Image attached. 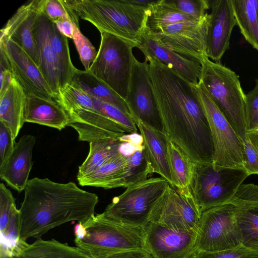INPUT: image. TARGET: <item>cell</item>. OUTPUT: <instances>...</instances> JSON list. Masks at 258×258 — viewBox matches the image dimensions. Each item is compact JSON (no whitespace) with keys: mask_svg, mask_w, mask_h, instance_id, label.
<instances>
[{"mask_svg":"<svg viewBox=\"0 0 258 258\" xmlns=\"http://www.w3.org/2000/svg\"><path fill=\"white\" fill-rule=\"evenodd\" d=\"M145 59L163 133L196 164H212L210 126L192 84L158 59Z\"/></svg>","mask_w":258,"mask_h":258,"instance_id":"6da1fadb","label":"cell"},{"mask_svg":"<svg viewBox=\"0 0 258 258\" xmlns=\"http://www.w3.org/2000/svg\"><path fill=\"white\" fill-rule=\"evenodd\" d=\"M19 211L21 240L40 238L65 223H83L95 214L98 196L73 182L59 183L47 178L29 180Z\"/></svg>","mask_w":258,"mask_h":258,"instance_id":"7a4b0ae2","label":"cell"},{"mask_svg":"<svg viewBox=\"0 0 258 258\" xmlns=\"http://www.w3.org/2000/svg\"><path fill=\"white\" fill-rule=\"evenodd\" d=\"M78 18L91 23L100 32L114 35L140 46L147 28L149 7L134 1L63 0Z\"/></svg>","mask_w":258,"mask_h":258,"instance_id":"3957f363","label":"cell"},{"mask_svg":"<svg viewBox=\"0 0 258 258\" xmlns=\"http://www.w3.org/2000/svg\"><path fill=\"white\" fill-rule=\"evenodd\" d=\"M201 65L200 81L238 136L242 141L245 140V94L238 76L220 62L208 57Z\"/></svg>","mask_w":258,"mask_h":258,"instance_id":"277c9868","label":"cell"},{"mask_svg":"<svg viewBox=\"0 0 258 258\" xmlns=\"http://www.w3.org/2000/svg\"><path fill=\"white\" fill-rule=\"evenodd\" d=\"M76 246L87 255L98 251L145 249V226L112 221L102 213L94 214L74 227Z\"/></svg>","mask_w":258,"mask_h":258,"instance_id":"5b68a950","label":"cell"},{"mask_svg":"<svg viewBox=\"0 0 258 258\" xmlns=\"http://www.w3.org/2000/svg\"><path fill=\"white\" fill-rule=\"evenodd\" d=\"M170 186L162 177L148 178L127 187L123 192L112 199L102 213L106 218L120 224L145 226Z\"/></svg>","mask_w":258,"mask_h":258,"instance_id":"8992f818","label":"cell"},{"mask_svg":"<svg viewBox=\"0 0 258 258\" xmlns=\"http://www.w3.org/2000/svg\"><path fill=\"white\" fill-rule=\"evenodd\" d=\"M95 59L89 70L125 101L126 98L136 46L114 35L101 32Z\"/></svg>","mask_w":258,"mask_h":258,"instance_id":"52a82bcc","label":"cell"},{"mask_svg":"<svg viewBox=\"0 0 258 258\" xmlns=\"http://www.w3.org/2000/svg\"><path fill=\"white\" fill-rule=\"evenodd\" d=\"M248 176L243 168L215 170L212 164H196L189 188L202 213L228 203Z\"/></svg>","mask_w":258,"mask_h":258,"instance_id":"ba28073f","label":"cell"},{"mask_svg":"<svg viewBox=\"0 0 258 258\" xmlns=\"http://www.w3.org/2000/svg\"><path fill=\"white\" fill-rule=\"evenodd\" d=\"M192 86L206 113L213 144L212 165L215 170L243 168V142L213 101L199 81Z\"/></svg>","mask_w":258,"mask_h":258,"instance_id":"9c48e42d","label":"cell"},{"mask_svg":"<svg viewBox=\"0 0 258 258\" xmlns=\"http://www.w3.org/2000/svg\"><path fill=\"white\" fill-rule=\"evenodd\" d=\"M241 237L235 206L228 203L202 213L195 250L218 252L241 246Z\"/></svg>","mask_w":258,"mask_h":258,"instance_id":"30bf717a","label":"cell"},{"mask_svg":"<svg viewBox=\"0 0 258 258\" xmlns=\"http://www.w3.org/2000/svg\"><path fill=\"white\" fill-rule=\"evenodd\" d=\"M209 20L207 13L199 20L176 23L153 32L169 48L202 64L208 57L206 44Z\"/></svg>","mask_w":258,"mask_h":258,"instance_id":"8fae6325","label":"cell"},{"mask_svg":"<svg viewBox=\"0 0 258 258\" xmlns=\"http://www.w3.org/2000/svg\"><path fill=\"white\" fill-rule=\"evenodd\" d=\"M134 122L141 121L163 132L149 73L148 61L141 62L135 57L125 100Z\"/></svg>","mask_w":258,"mask_h":258,"instance_id":"7c38bea8","label":"cell"},{"mask_svg":"<svg viewBox=\"0 0 258 258\" xmlns=\"http://www.w3.org/2000/svg\"><path fill=\"white\" fill-rule=\"evenodd\" d=\"M201 215L189 188L179 189L170 185L150 222H157L174 230L198 231Z\"/></svg>","mask_w":258,"mask_h":258,"instance_id":"4fadbf2b","label":"cell"},{"mask_svg":"<svg viewBox=\"0 0 258 258\" xmlns=\"http://www.w3.org/2000/svg\"><path fill=\"white\" fill-rule=\"evenodd\" d=\"M145 231V250L152 258H189L195 251L197 231L174 230L154 222Z\"/></svg>","mask_w":258,"mask_h":258,"instance_id":"5bb4252c","label":"cell"},{"mask_svg":"<svg viewBox=\"0 0 258 258\" xmlns=\"http://www.w3.org/2000/svg\"><path fill=\"white\" fill-rule=\"evenodd\" d=\"M0 48L7 55L14 78L27 95L55 101V96L39 67L20 46L11 38L3 37L0 38Z\"/></svg>","mask_w":258,"mask_h":258,"instance_id":"9a60e30c","label":"cell"},{"mask_svg":"<svg viewBox=\"0 0 258 258\" xmlns=\"http://www.w3.org/2000/svg\"><path fill=\"white\" fill-rule=\"evenodd\" d=\"M211 13L207 34L208 58L220 62L229 48L231 33L236 25L231 0L209 1Z\"/></svg>","mask_w":258,"mask_h":258,"instance_id":"2e32d148","label":"cell"},{"mask_svg":"<svg viewBox=\"0 0 258 258\" xmlns=\"http://www.w3.org/2000/svg\"><path fill=\"white\" fill-rule=\"evenodd\" d=\"M228 203L236 208L242 246L258 254V185L242 183Z\"/></svg>","mask_w":258,"mask_h":258,"instance_id":"e0dca14e","label":"cell"},{"mask_svg":"<svg viewBox=\"0 0 258 258\" xmlns=\"http://www.w3.org/2000/svg\"><path fill=\"white\" fill-rule=\"evenodd\" d=\"M41 2L32 0L21 6L1 30V37L12 39L29 55L38 67L33 29L41 11Z\"/></svg>","mask_w":258,"mask_h":258,"instance_id":"ac0fdd59","label":"cell"},{"mask_svg":"<svg viewBox=\"0 0 258 258\" xmlns=\"http://www.w3.org/2000/svg\"><path fill=\"white\" fill-rule=\"evenodd\" d=\"M138 48L145 58H155L176 72L192 85H197L201 76L202 65L184 57L167 47L156 34L146 28L142 45Z\"/></svg>","mask_w":258,"mask_h":258,"instance_id":"d6986e66","label":"cell"},{"mask_svg":"<svg viewBox=\"0 0 258 258\" xmlns=\"http://www.w3.org/2000/svg\"><path fill=\"white\" fill-rule=\"evenodd\" d=\"M35 143V136L31 135L22 136L15 144L9 157L0 167L1 179L18 192L24 190L29 180Z\"/></svg>","mask_w":258,"mask_h":258,"instance_id":"ffe728a7","label":"cell"},{"mask_svg":"<svg viewBox=\"0 0 258 258\" xmlns=\"http://www.w3.org/2000/svg\"><path fill=\"white\" fill-rule=\"evenodd\" d=\"M52 22L42 12L38 14L33 29V34L39 63V68L55 96L60 89L58 72L55 56L51 41Z\"/></svg>","mask_w":258,"mask_h":258,"instance_id":"44dd1931","label":"cell"},{"mask_svg":"<svg viewBox=\"0 0 258 258\" xmlns=\"http://www.w3.org/2000/svg\"><path fill=\"white\" fill-rule=\"evenodd\" d=\"M24 121L60 131L68 126L70 120L66 111L54 100L30 95H27Z\"/></svg>","mask_w":258,"mask_h":258,"instance_id":"7402d4cb","label":"cell"},{"mask_svg":"<svg viewBox=\"0 0 258 258\" xmlns=\"http://www.w3.org/2000/svg\"><path fill=\"white\" fill-rule=\"evenodd\" d=\"M135 123L142 137L145 152L153 173L159 174L172 186L167 159L169 139L164 133L156 130L141 121H137Z\"/></svg>","mask_w":258,"mask_h":258,"instance_id":"603a6c76","label":"cell"},{"mask_svg":"<svg viewBox=\"0 0 258 258\" xmlns=\"http://www.w3.org/2000/svg\"><path fill=\"white\" fill-rule=\"evenodd\" d=\"M27 94L14 78L8 88L0 94V121L11 130L16 139L24 122Z\"/></svg>","mask_w":258,"mask_h":258,"instance_id":"cb8c5ba5","label":"cell"},{"mask_svg":"<svg viewBox=\"0 0 258 258\" xmlns=\"http://www.w3.org/2000/svg\"><path fill=\"white\" fill-rule=\"evenodd\" d=\"M127 168V157L120 152L94 171L77 178L81 186L110 189L119 187Z\"/></svg>","mask_w":258,"mask_h":258,"instance_id":"d4e9b609","label":"cell"},{"mask_svg":"<svg viewBox=\"0 0 258 258\" xmlns=\"http://www.w3.org/2000/svg\"><path fill=\"white\" fill-rule=\"evenodd\" d=\"M71 83L91 96L112 105L131 116L125 101L89 71L76 69Z\"/></svg>","mask_w":258,"mask_h":258,"instance_id":"484cf974","label":"cell"},{"mask_svg":"<svg viewBox=\"0 0 258 258\" xmlns=\"http://www.w3.org/2000/svg\"><path fill=\"white\" fill-rule=\"evenodd\" d=\"M14 258H92L77 246L54 239H37L27 244Z\"/></svg>","mask_w":258,"mask_h":258,"instance_id":"4316f807","label":"cell"},{"mask_svg":"<svg viewBox=\"0 0 258 258\" xmlns=\"http://www.w3.org/2000/svg\"><path fill=\"white\" fill-rule=\"evenodd\" d=\"M236 25L245 39L258 51V0H231Z\"/></svg>","mask_w":258,"mask_h":258,"instance_id":"83f0119b","label":"cell"},{"mask_svg":"<svg viewBox=\"0 0 258 258\" xmlns=\"http://www.w3.org/2000/svg\"><path fill=\"white\" fill-rule=\"evenodd\" d=\"M121 138L98 140L90 142L89 153L83 163L79 166L77 178L94 171L109 159L120 153V146L123 143Z\"/></svg>","mask_w":258,"mask_h":258,"instance_id":"f1b7e54d","label":"cell"},{"mask_svg":"<svg viewBox=\"0 0 258 258\" xmlns=\"http://www.w3.org/2000/svg\"><path fill=\"white\" fill-rule=\"evenodd\" d=\"M167 159L172 186L179 189L189 188L196 163L169 139L167 143Z\"/></svg>","mask_w":258,"mask_h":258,"instance_id":"f546056e","label":"cell"},{"mask_svg":"<svg viewBox=\"0 0 258 258\" xmlns=\"http://www.w3.org/2000/svg\"><path fill=\"white\" fill-rule=\"evenodd\" d=\"M199 20L178 10L170 0L154 1L149 6L147 28L155 32L165 26Z\"/></svg>","mask_w":258,"mask_h":258,"instance_id":"4dcf8cb0","label":"cell"},{"mask_svg":"<svg viewBox=\"0 0 258 258\" xmlns=\"http://www.w3.org/2000/svg\"><path fill=\"white\" fill-rule=\"evenodd\" d=\"M50 36L58 69L60 89L71 83L76 68L71 60L68 38L59 31L53 22L51 25Z\"/></svg>","mask_w":258,"mask_h":258,"instance_id":"1f68e13d","label":"cell"},{"mask_svg":"<svg viewBox=\"0 0 258 258\" xmlns=\"http://www.w3.org/2000/svg\"><path fill=\"white\" fill-rule=\"evenodd\" d=\"M127 159V170L119 187L126 188L148 179L153 173L146 157L143 144L135 146L125 155Z\"/></svg>","mask_w":258,"mask_h":258,"instance_id":"d6a6232c","label":"cell"},{"mask_svg":"<svg viewBox=\"0 0 258 258\" xmlns=\"http://www.w3.org/2000/svg\"><path fill=\"white\" fill-rule=\"evenodd\" d=\"M56 101L66 112L77 107L95 108L92 96L72 83L60 89Z\"/></svg>","mask_w":258,"mask_h":258,"instance_id":"836d02e7","label":"cell"},{"mask_svg":"<svg viewBox=\"0 0 258 258\" xmlns=\"http://www.w3.org/2000/svg\"><path fill=\"white\" fill-rule=\"evenodd\" d=\"M68 15L74 24L73 40L79 54L80 59L85 70L88 71L96 58L98 51L90 40L81 32L79 26V18L66 5Z\"/></svg>","mask_w":258,"mask_h":258,"instance_id":"e575fe53","label":"cell"},{"mask_svg":"<svg viewBox=\"0 0 258 258\" xmlns=\"http://www.w3.org/2000/svg\"><path fill=\"white\" fill-rule=\"evenodd\" d=\"M92 97L95 108L99 112L119 124L127 133H137V126L131 116L112 105Z\"/></svg>","mask_w":258,"mask_h":258,"instance_id":"d590c367","label":"cell"},{"mask_svg":"<svg viewBox=\"0 0 258 258\" xmlns=\"http://www.w3.org/2000/svg\"><path fill=\"white\" fill-rule=\"evenodd\" d=\"M245 117L246 132L258 128V80L254 88L245 94Z\"/></svg>","mask_w":258,"mask_h":258,"instance_id":"8d00e7d4","label":"cell"},{"mask_svg":"<svg viewBox=\"0 0 258 258\" xmlns=\"http://www.w3.org/2000/svg\"><path fill=\"white\" fill-rule=\"evenodd\" d=\"M189 258H258V254L241 245L235 249L218 252L195 250Z\"/></svg>","mask_w":258,"mask_h":258,"instance_id":"74e56055","label":"cell"},{"mask_svg":"<svg viewBox=\"0 0 258 258\" xmlns=\"http://www.w3.org/2000/svg\"><path fill=\"white\" fill-rule=\"evenodd\" d=\"M171 3L182 13L201 19L210 8L208 0H173Z\"/></svg>","mask_w":258,"mask_h":258,"instance_id":"f35d334b","label":"cell"},{"mask_svg":"<svg viewBox=\"0 0 258 258\" xmlns=\"http://www.w3.org/2000/svg\"><path fill=\"white\" fill-rule=\"evenodd\" d=\"M16 205L12 192L6 185L0 184V231H3L9 223L13 207Z\"/></svg>","mask_w":258,"mask_h":258,"instance_id":"ab89813d","label":"cell"},{"mask_svg":"<svg viewBox=\"0 0 258 258\" xmlns=\"http://www.w3.org/2000/svg\"><path fill=\"white\" fill-rule=\"evenodd\" d=\"M15 139L11 130L0 121V167H2L14 149Z\"/></svg>","mask_w":258,"mask_h":258,"instance_id":"60d3db41","label":"cell"},{"mask_svg":"<svg viewBox=\"0 0 258 258\" xmlns=\"http://www.w3.org/2000/svg\"><path fill=\"white\" fill-rule=\"evenodd\" d=\"M41 12L52 22L69 17L62 0H42Z\"/></svg>","mask_w":258,"mask_h":258,"instance_id":"b9f144b4","label":"cell"},{"mask_svg":"<svg viewBox=\"0 0 258 258\" xmlns=\"http://www.w3.org/2000/svg\"><path fill=\"white\" fill-rule=\"evenodd\" d=\"M242 142L244 169L249 175H258V150L247 139Z\"/></svg>","mask_w":258,"mask_h":258,"instance_id":"7bdbcfd3","label":"cell"},{"mask_svg":"<svg viewBox=\"0 0 258 258\" xmlns=\"http://www.w3.org/2000/svg\"><path fill=\"white\" fill-rule=\"evenodd\" d=\"M92 258H152L145 249H125L98 251L88 254Z\"/></svg>","mask_w":258,"mask_h":258,"instance_id":"ee69618b","label":"cell"},{"mask_svg":"<svg viewBox=\"0 0 258 258\" xmlns=\"http://www.w3.org/2000/svg\"><path fill=\"white\" fill-rule=\"evenodd\" d=\"M0 94L9 86L14 78L10 63L4 50L0 48Z\"/></svg>","mask_w":258,"mask_h":258,"instance_id":"f6af8a7d","label":"cell"},{"mask_svg":"<svg viewBox=\"0 0 258 258\" xmlns=\"http://www.w3.org/2000/svg\"><path fill=\"white\" fill-rule=\"evenodd\" d=\"M59 31L67 38H73L74 31V24L69 16L68 18L60 19L55 22Z\"/></svg>","mask_w":258,"mask_h":258,"instance_id":"bcb514c9","label":"cell"},{"mask_svg":"<svg viewBox=\"0 0 258 258\" xmlns=\"http://www.w3.org/2000/svg\"><path fill=\"white\" fill-rule=\"evenodd\" d=\"M246 136V139L258 150V128L255 130L247 132Z\"/></svg>","mask_w":258,"mask_h":258,"instance_id":"7dc6e473","label":"cell"}]
</instances>
